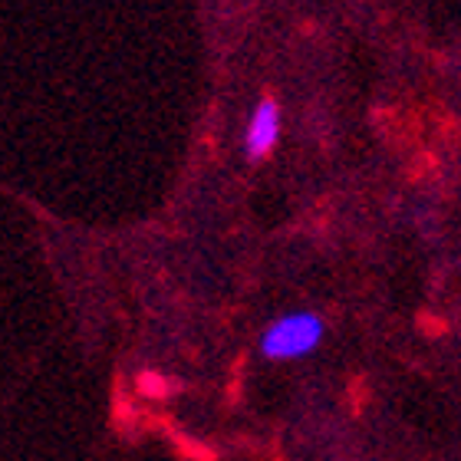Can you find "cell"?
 Segmentation results:
<instances>
[{
    "label": "cell",
    "instance_id": "1",
    "mask_svg": "<svg viewBox=\"0 0 461 461\" xmlns=\"http://www.w3.org/2000/svg\"><path fill=\"white\" fill-rule=\"evenodd\" d=\"M327 337V323L313 310H290L267 330L260 333V353L274 359V363H287V359H303L317 349Z\"/></svg>",
    "mask_w": 461,
    "mask_h": 461
},
{
    "label": "cell",
    "instance_id": "2",
    "mask_svg": "<svg viewBox=\"0 0 461 461\" xmlns=\"http://www.w3.org/2000/svg\"><path fill=\"white\" fill-rule=\"evenodd\" d=\"M280 139V106L274 99H260L248 119V132H244V152L250 162H260L274 152Z\"/></svg>",
    "mask_w": 461,
    "mask_h": 461
}]
</instances>
